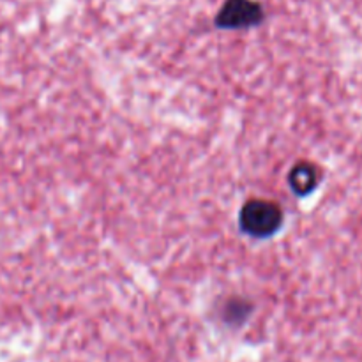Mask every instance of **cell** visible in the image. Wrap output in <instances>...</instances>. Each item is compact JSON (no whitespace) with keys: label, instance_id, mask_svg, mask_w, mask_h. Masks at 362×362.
Returning <instances> with one entry per match:
<instances>
[{"label":"cell","instance_id":"1","mask_svg":"<svg viewBox=\"0 0 362 362\" xmlns=\"http://www.w3.org/2000/svg\"><path fill=\"white\" fill-rule=\"evenodd\" d=\"M283 211L278 204L271 200L253 198L244 204L239 216V225L244 233L257 239L271 237L281 228Z\"/></svg>","mask_w":362,"mask_h":362},{"label":"cell","instance_id":"2","mask_svg":"<svg viewBox=\"0 0 362 362\" xmlns=\"http://www.w3.org/2000/svg\"><path fill=\"white\" fill-rule=\"evenodd\" d=\"M264 7L257 0H225L216 14V25L226 30L257 27L264 21Z\"/></svg>","mask_w":362,"mask_h":362},{"label":"cell","instance_id":"3","mask_svg":"<svg viewBox=\"0 0 362 362\" xmlns=\"http://www.w3.org/2000/svg\"><path fill=\"white\" fill-rule=\"evenodd\" d=\"M290 187H292L293 193H297L299 197H306L311 191L317 187L318 184V170L313 163H297L292 168L288 175Z\"/></svg>","mask_w":362,"mask_h":362},{"label":"cell","instance_id":"4","mask_svg":"<svg viewBox=\"0 0 362 362\" xmlns=\"http://www.w3.org/2000/svg\"><path fill=\"white\" fill-rule=\"evenodd\" d=\"M251 308L247 304H244L243 300H233L226 306V317L233 322H240L243 318H246L250 315Z\"/></svg>","mask_w":362,"mask_h":362}]
</instances>
